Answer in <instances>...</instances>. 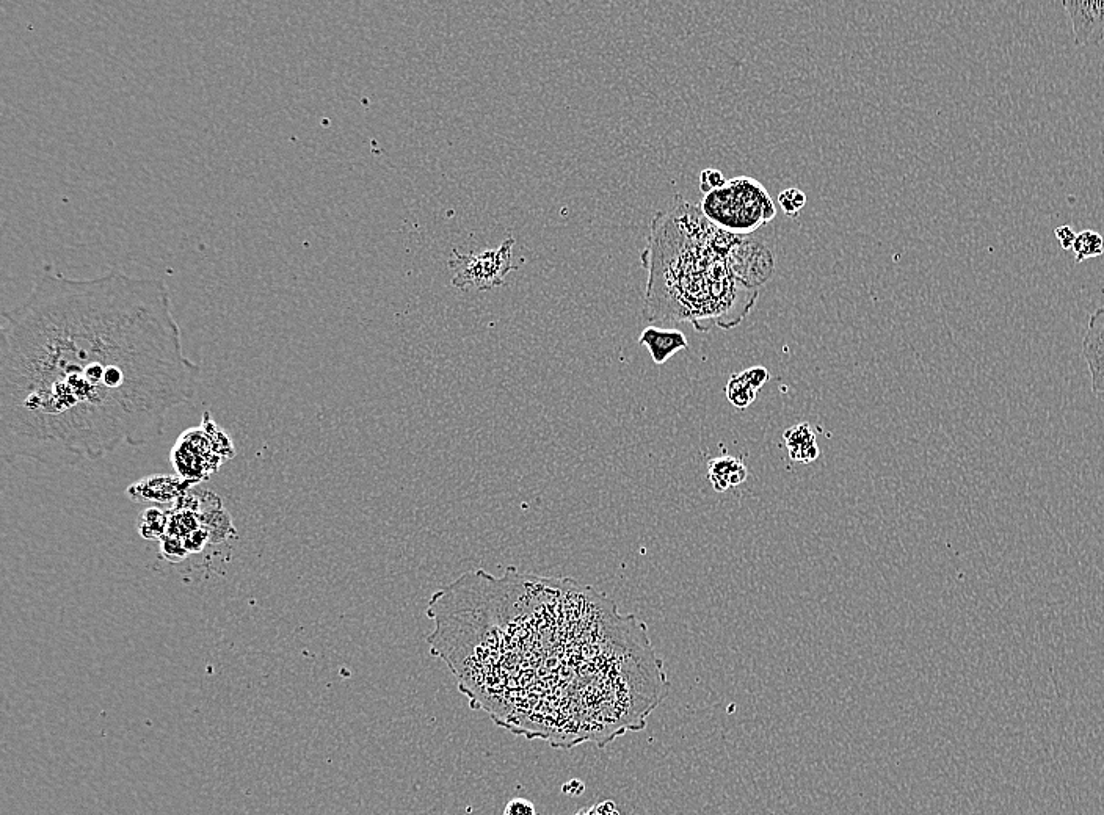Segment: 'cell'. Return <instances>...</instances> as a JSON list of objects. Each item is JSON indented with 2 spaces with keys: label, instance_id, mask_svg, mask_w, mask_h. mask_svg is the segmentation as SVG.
Returning <instances> with one entry per match:
<instances>
[{
  "label": "cell",
  "instance_id": "11",
  "mask_svg": "<svg viewBox=\"0 0 1104 815\" xmlns=\"http://www.w3.org/2000/svg\"><path fill=\"white\" fill-rule=\"evenodd\" d=\"M783 438H785L789 458L796 463L810 464L818 460L821 455L811 425L807 422L788 428L783 433Z\"/></svg>",
  "mask_w": 1104,
  "mask_h": 815
},
{
  "label": "cell",
  "instance_id": "7",
  "mask_svg": "<svg viewBox=\"0 0 1104 815\" xmlns=\"http://www.w3.org/2000/svg\"><path fill=\"white\" fill-rule=\"evenodd\" d=\"M1072 19L1076 46H1095L1104 40V2H1064Z\"/></svg>",
  "mask_w": 1104,
  "mask_h": 815
},
{
  "label": "cell",
  "instance_id": "1",
  "mask_svg": "<svg viewBox=\"0 0 1104 815\" xmlns=\"http://www.w3.org/2000/svg\"><path fill=\"white\" fill-rule=\"evenodd\" d=\"M200 381L162 279L48 270L2 316V455L62 468L146 446Z\"/></svg>",
  "mask_w": 1104,
  "mask_h": 815
},
{
  "label": "cell",
  "instance_id": "10",
  "mask_svg": "<svg viewBox=\"0 0 1104 815\" xmlns=\"http://www.w3.org/2000/svg\"><path fill=\"white\" fill-rule=\"evenodd\" d=\"M708 477L714 491L725 493L749 479V469L738 458L723 455L709 460Z\"/></svg>",
  "mask_w": 1104,
  "mask_h": 815
},
{
  "label": "cell",
  "instance_id": "5",
  "mask_svg": "<svg viewBox=\"0 0 1104 815\" xmlns=\"http://www.w3.org/2000/svg\"><path fill=\"white\" fill-rule=\"evenodd\" d=\"M515 239H507L501 247L480 253L462 254L454 251L449 267L454 270L452 284L457 289L491 290L505 286V276L518 265L513 264L512 248Z\"/></svg>",
  "mask_w": 1104,
  "mask_h": 815
},
{
  "label": "cell",
  "instance_id": "4",
  "mask_svg": "<svg viewBox=\"0 0 1104 815\" xmlns=\"http://www.w3.org/2000/svg\"><path fill=\"white\" fill-rule=\"evenodd\" d=\"M233 441L215 424L211 413H204L200 427L186 430L171 450L176 474L193 485L211 479L222 464L234 457Z\"/></svg>",
  "mask_w": 1104,
  "mask_h": 815
},
{
  "label": "cell",
  "instance_id": "18",
  "mask_svg": "<svg viewBox=\"0 0 1104 815\" xmlns=\"http://www.w3.org/2000/svg\"><path fill=\"white\" fill-rule=\"evenodd\" d=\"M504 815H537L535 806L524 798H515L505 806Z\"/></svg>",
  "mask_w": 1104,
  "mask_h": 815
},
{
  "label": "cell",
  "instance_id": "16",
  "mask_svg": "<svg viewBox=\"0 0 1104 815\" xmlns=\"http://www.w3.org/2000/svg\"><path fill=\"white\" fill-rule=\"evenodd\" d=\"M698 184H700L701 192L708 195L714 190L722 189L723 185L727 184V179L723 178V174L716 168H706V170L701 171Z\"/></svg>",
  "mask_w": 1104,
  "mask_h": 815
},
{
  "label": "cell",
  "instance_id": "3",
  "mask_svg": "<svg viewBox=\"0 0 1104 815\" xmlns=\"http://www.w3.org/2000/svg\"><path fill=\"white\" fill-rule=\"evenodd\" d=\"M698 207L711 225L731 236H750L777 217L766 187L749 176L730 179L722 189L703 196Z\"/></svg>",
  "mask_w": 1104,
  "mask_h": 815
},
{
  "label": "cell",
  "instance_id": "17",
  "mask_svg": "<svg viewBox=\"0 0 1104 815\" xmlns=\"http://www.w3.org/2000/svg\"><path fill=\"white\" fill-rule=\"evenodd\" d=\"M742 375H744L745 380L752 384L755 391H759L770 380L769 370L761 366L750 367V369L744 370Z\"/></svg>",
  "mask_w": 1104,
  "mask_h": 815
},
{
  "label": "cell",
  "instance_id": "19",
  "mask_svg": "<svg viewBox=\"0 0 1104 815\" xmlns=\"http://www.w3.org/2000/svg\"><path fill=\"white\" fill-rule=\"evenodd\" d=\"M1054 236L1059 240L1064 250H1073V245H1075L1076 236H1078V234H1076L1070 226L1062 225L1054 229Z\"/></svg>",
  "mask_w": 1104,
  "mask_h": 815
},
{
  "label": "cell",
  "instance_id": "12",
  "mask_svg": "<svg viewBox=\"0 0 1104 815\" xmlns=\"http://www.w3.org/2000/svg\"><path fill=\"white\" fill-rule=\"evenodd\" d=\"M725 394H727L728 402L738 408V410H745L749 408L753 402H755L758 391L752 388V384L745 380L744 375L733 374L728 380L727 388H725Z\"/></svg>",
  "mask_w": 1104,
  "mask_h": 815
},
{
  "label": "cell",
  "instance_id": "13",
  "mask_svg": "<svg viewBox=\"0 0 1104 815\" xmlns=\"http://www.w3.org/2000/svg\"><path fill=\"white\" fill-rule=\"evenodd\" d=\"M1076 264H1083L1086 259L1098 258L1104 253V239L1100 232L1086 229L1079 232L1073 245Z\"/></svg>",
  "mask_w": 1104,
  "mask_h": 815
},
{
  "label": "cell",
  "instance_id": "2",
  "mask_svg": "<svg viewBox=\"0 0 1104 815\" xmlns=\"http://www.w3.org/2000/svg\"><path fill=\"white\" fill-rule=\"evenodd\" d=\"M739 236L711 225L700 207L676 196L675 204L651 221L643 314L650 322H689L706 333L731 330L749 316L759 290L739 281L731 250Z\"/></svg>",
  "mask_w": 1104,
  "mask_h": 815
},
{
  "label": "cell",
  "instance_id": "8",
  "mask_svg": "<svg viewBox=\"0 0 1104 815\" xmlns=\"http://www.w3.org/2000/svg\"><path fill=\"white\" fill-rule=\"evenodd\" d=\"M1084 358L1089 363L1094 380V391L1104 395V308L1090 317L1089 330L1084 337Z\"/></svg>",
  "mask_w": 1104,
  "mask_h": 815
},
{
  "label": "cell",
  "instance_id": "9",
  "mask_svg": "<svg viewBox=\"0 0 1104 815\" xmlns=\"http://www.w3.org/2000/svg\"><path fill=\"white\" fill-rule=\"evenodd\" d=\"M639 344L648 348L654 364H658V366L667 363L673 355L681 352V350H689V342H687L683 331L661 330L656 326H648L643 330L639 337Z\"/></svg>",
  "mask_w": 1104,
  "mask_h": 815
},
{
  "label": "cell",
  "instance_id": "15",
  "mask_svg": "<svg viewBox=\"0 0 1104 815\" xmlns=\"http://www.w3.org/2000/svg\"><path fill=\"white\" fill-rule=\"evenodd\" d=\"M778 204L788 217L797 218L807 206V195L799 189H786L778 195Z\"/></svg>",
  "mask_w": 1104,
  "mask_h": 815
},
{
  "label": "cell",
  "instance_id": "6",
  "mask_svg": "<svg viewBox=\"0 0 1104 815\" xmlns=\"http://www.w3.org/2000/svg\"><path fill=\"white\" fill-rule=\"evenodd\" d=\"M193 483L175 475H149L145 479L132 483L126 494L129 499L140 504H176L178 500L189 494Z\"/></svg>",
  "mask_w": 1104,
  "mask_h": 815
},
{
  "label": "cell",
  "instance_id": "14",
  "mask_svg": "<svg viewBox=\"0 0 1104 815\" xmlns=\"http://www.w3.org/2000/svg\"><path fill=\"white\" fill-rule=\"evenodd\" d=\"M168 513L159 508L151 507L143 511L142 518L138 522V532L148 540H162L167 533Z\"/></svg>",
  "mask_w": 1104,
  "mask_h": 815
}]
</instances>
